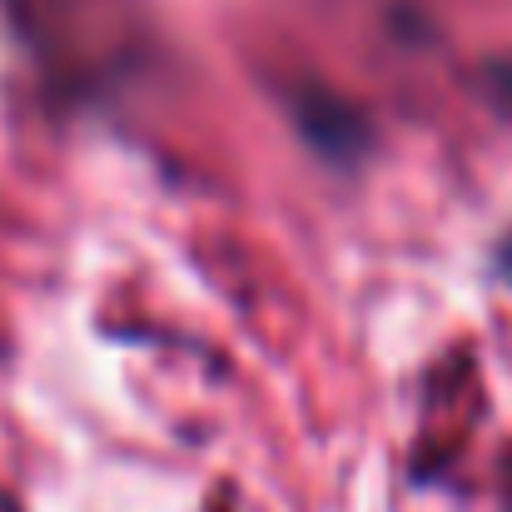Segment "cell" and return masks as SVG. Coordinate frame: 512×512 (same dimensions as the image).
<instances>
[{
	"instance_id": "obj_1",
	"label": "cell",
	"mask_w": 512,
	"mask_h": 512,
	"mask_svg": "<svg viewBox=\"0 0 512 512\" xmlns=\"http://www.w3.org/2000/svg\"><path fill=\"white\" fill-rule=\"evenodd\" d=\"M498 269H503V274L512 279V229H508V239L498 244Z\"/></svg>"
}]
</instances>
